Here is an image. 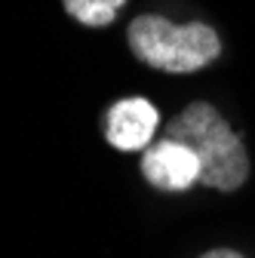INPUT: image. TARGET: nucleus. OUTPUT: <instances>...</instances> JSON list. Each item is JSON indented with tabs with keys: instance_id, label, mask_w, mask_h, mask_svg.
I'll return each mask as SVG.
<instances>
[{
	"instance_id": "obj_4",
	"label": "nucleus",
	"mask_w": 255,
	"mask_h": 258,
	"mask_svg": "<svg viewBox=\"0 0 255 258\" xmlns=\"http://www.w3.org/2000/svg\"><path fill=\"white\" fill-rule=\"evenodd\" d=\"M203 163L194 148L160 136L151 148L139 154V175L148 187L160 194H187L200 184Z\"/></svg>"
},
{
	"instance_id": "obj_3",
	"label": "nucleus",
	"mask_w": 255,
	"mask_h": 258,
	"mask_svg": "<svg viewBox=\"0 0 255 258\" xmlns=\"http://www.w3.org/2000/svg\"><path fill=\"white\" fill-rule=\"evenodd\" d=\"M163 117L151 99L145 95H120L108 105L102 117V136L105 145L117 154H142L160 139Z\"/></svg>"
},
{
	"instance_id": "obj_2",
	"label": "nucleus",
	"mask_w": 255,
	"mask_h": 258,
	"mask_svg": "<svg viewBox=\"0 0 255 258\" xmlns=\"http://www.w3.org/2000/svg\"><path fill=\"white\" fill-rule=\"evenodd\" d=\"M126 49L157 74H200L221 55V37L206 22H172L160 13H142L123 25Z\"/></svg>"
},
{
	"instance_id": "obj_1",
	"label": "nucleus",
	"mask_w": 255,
	"mask_h": 258,
	"mask_svg": "<svg viewBox=\"0 0 255 258\" xmlns=\"http://www.w3.org/2000/svg\"><path fill=\"white\" fill-rule=\"evenodd\" d=\"M160 136L175 139L187 148H194L203 172H200V187L218 190V194H234L240 190L249 175H252V160L243 136L228 123L212 102H187L178 114H172Z\"/></svg>"
},
{
	"instance_id": "obj_6",
	"label": "nucleus",
	"mask_w": 255,
	"mask_h": 258,
	"mask_svg": "<svg viewBox=\"0 0 255 258\" xmlns=\"http://www.w3.org/2000/svg\"><path fill=\"white\" fill-rule=\"evenodd\" d=\"M197 258H246V255H243V252H237V249H228V246H215V249L200 252Z\"/></svg>"
},
{
	"instance_id": "obj_5",
	"label": "nucleus",
	"mask_w": 255,
	"mask_h": 258,
	"mask_svg": "<svg viewBox=\"0 0 255 258\" xmlns=\"http://www.w3.org/2000/svg\"><path fill=\"white\" fill-rule=\"evenodd\" d=\"M130 0H61L65 16L80 28H111Z\"/></svg>"
}]
</instances>
